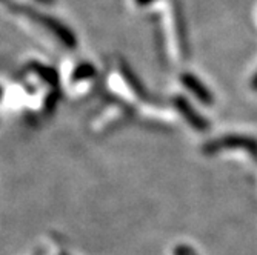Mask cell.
I'll list each match as a JSON object with an SVG mask.
<instances>
[{"label":"cell","instance_id":"cell-10","mask_svg":"<svg viewBox=\"0 0 257 255\" xmlns=\"http://www.w3.org/2000/svg\"><path fill=\"white\" fill-rule=\"evenodd\" d=\"M59 255H68V253H65V252H60Z\"/></svg>","mask_w":257,"mask_h":255},{"label":"cell","instance_id":"cell-8","mask_svg":"<svg viewBox=\"0 0 257 255\" xmlns=\"http://www.w3.org/2000/svg\"><path fill=\"white\" fill-rule=\"evenodd\" d=\"M37 2L43 4V5H53L54 4V0H37Z\"/></svg>","mask_w":257,"mask_h":255},{"label":"cell","instance_id":"cell-5","mask_svg":"<svg viewBox=\"0 0 257 255\" xmlns=\"http://www.w3.org/2000/svg\"><path fill=\"white\" fill-rule=\"evenodd\" d=\"M94 74H96V68L92 66L91 63H83V65H80V66L76 68L73 79H74V80H83V79L92 77Z\"/></svg>","mask_w":257,"mask_h":255},{"label":"cell","instance_id":"cell-7","mask_svg":"<svg viewBox=\"0 0 257 255\" xmlns=\"http://www.w3.org/2000/svg\"><path fill=\"white\" fill-rule=\"evenodd\" d=\"M251 88H252L254 91H257V73H255L254 77L251 79Z\"/></svg>","mask_w":257,"mask_h":255},{"label":"cell","instance_id":"cell-3","mask_svg":"<svg viewBox=\"0 0 257 255\" xmlns=\"http://www.w3.org/2000/svg\"><path fill=\"white\" fill-rule=\"evenodd\" d=\"M174 106H176V109L180 112V115L182 117L188 122L194 129H197V131H205V129H208V120H205L202 115L190 105V102L186 100L185 97H182V96H176L174 97Z\"/></svg>","mask_w":257,"mask_h":255},{"label":"cell","instance_id":"cell-6","mask_svg":"<svg viewBox=\"0 0 257 255\" xmlns=\"http://www.w3.org/2000/svg\"><path fill=\"white\" fill-rule=\"evenodd\" d=\"M174 255H197L196 250L190 246H186V244H177L173 250Z\"/></svg>","mask_w":257,"mask_h":255},{"label":"cell","instance_id":"cell-9","mask_svg":"<svg viewBox=\"0 0 257 255\" xmlns=\"http://www.w3.org/2000/svg\"><path fill=\"white\" fill-rule=\"evenodd\" d=\"M153 0H137V4L139 5H148V4H151Z\"/></svg>","mask_w":257,"mask_h":255},{"label":"cell","instance_id":"cell-4","mask_svg":"<svg viewBox=\"0 0 257 255\" xmlns=\"http://www.w3.org/2000/svg\"><path fill=\"white\" fill-rule=\"evenodd\" d=\"M180 82L183 83V86L188 89L194 97H197V100H200L203 105H213L214 97L211 94V91L206 88V85H203L194 74L185 73L180 76Z\"/></svg>","mask_w":257,"mask_h":255},{"label":"cell","instance_id":"cell-2","mask_svg":"<svg viewBox=\"0 0 257 255\" xmlns=\"http://www.w3.org/2000/svg\"><path fill=\"white\" fill-rule=\"evenodd\" d=\"M205 151L213 152V151H220V149H246L251 152L257 151V142L252 140L249 137H240V135H228L219 140L206 145Z\"/></svg>","mask_w":257,"mask_h":255},{"label":"cell","instance_id":"cell-1","mask_svg":"<svg viewBox=\"0 0 257 255\" xmlns=\"http://www.w3.org/2000/svg\"><path fill=\"white\" fill-rule=\"evenodd\" d=\"M16 10H19V11H22L25 16H28L30 19H33V20H36L37 23H40V25L43 27V28H46L48 30L54 37H57L66 48H74V46L77 45V40H76V37H74V34L69 31L65 25H62V23L59 22V20H56V19H53V17H50V16H45V14H40V13H36V11H33L31 8H27V7H16Z\"/></svg>","mask_w":257,"mask_h":255}]
</instances>
